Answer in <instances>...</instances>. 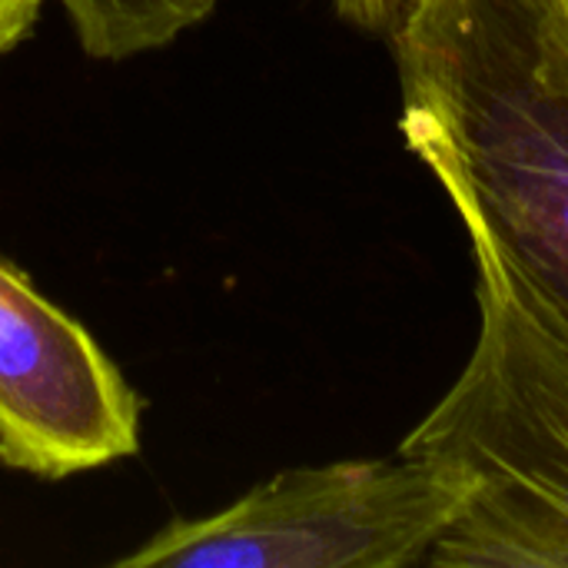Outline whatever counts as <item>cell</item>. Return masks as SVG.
<instances>
[{
	"mask_svg": "<svg viewBox=\"0 0 568 568\" xmlns=\"http://www.w3.org/2000/svg\"><path fill=\"white\" fill-rule=\"evenodd\" d=\"M399 133L469 236L479 333L396 453L476 489L426 566L568 568V13L419 0L389 40Z\"/></svg>",
	"mask_w": 568,
	"mask_h": 568,
	"instance_id": "6da1fadb",
	"label": "cell"
},
{
	"mask_svg": "<svg viewBox=\"0 0 568 568\" xmlns=\"http://www.w3.org/2000/svg\"><path fill=\"white\" fill-rule=\"evenodd\" d=\"M473 489L469 473L403 453L296 466L226 509L173 519L116 568L426 566Z\"/></svg>",
	"mask_w": 568,
	"mask_h": 568,
	"instance_id": "7a4b0ae2",
	"label": "cell"
},
{
	"mask_svg": "<svg viewBox=\"0 0 568 568\" xmlns=\"http://www.w3.org/2000/svg\"><path fill=\"white\" fill-rule=\"evenodd\" d=\"M140 453V396L97 339L0 263V466L67 479Z\"/></svg>",
	"mask_w": 568,
	"mask_h": 568,
	"instance_id": "3957f363",
	"label": "cell"
},
{
	"mask_svg": "<svg viewBox=\"0 0 568 568\" xmlns=\"http://www.w3.org/2000/svg\"><path fill=\"white\" fill-rule=\"evenodd\" d=\"M223 0H57L80 50L120 63L170 47L200 27Z\"/></svg>",
	"mask_w": 568,
	"mask_h": 568,
	"instance_id": "277c9868",
	"label": "cell"
},
{
	"mask_svg": "<svg viewBox=\"0 0 568 568\" xmlns=\"http://www.w3.org/2000/svg\"><path fill=\"white\" fill-rule=\"evenodd\" d=\"M416 7L419 0H333V10L339 20L386 43L403 30V23L409 20Z\"/></svg>",
	"mask_w": 568,
	"mask_h": 568,
	"instance_id": "5b68a950",
	"label": "cell"
},
{
	"mask_svg": "<svg viewBox=\"0 0 568 568\" xmlns=\"http://www.w3.org/2000/svg\"><path fill=\"white\" fill-rule=\"evenodd\" d=\"M562 7H566V13H568V0H562Z\"/></svg>",
	"mask_w": 568,
	"mask_h": 568,
	"instance_id": "8992f818",
	"label": "cell"
}]
</instances>
